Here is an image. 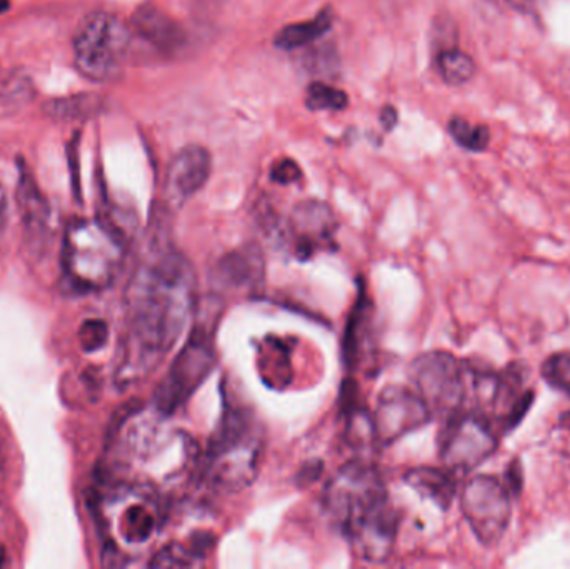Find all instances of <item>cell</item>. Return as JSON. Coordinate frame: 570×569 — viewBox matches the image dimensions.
I'll list each match as a JSON object with an SVG mask.
<instances>
[{
  "mask_svg": "<svg viewBox=\"0 0 570 569\" xmlns=\"http://www.w3.org/2000/svg\"><path fill=\"white\" fill-rule=\"evenodd\" d=\"M196 274L187 257L163 247L134 276L127 296L129 327L117 383L130 386L163 363L196 311Z\"/></svg>",
  "mask_w": 570,
  "mask_h": 569,
  "instance_id": "1",
  "label": "cell"
},
{
  "mask_svg": "<svg viewBox=\"0 0 570 569\" xmlns=\"http://www.w3.org/2000/svg\"><path fill=\"white\" fill-rule=\"evenodd\" d=\"M263 453L261 424L246 411H229L210 441L203 480L207 487L224 493L244 490L256 480Z\"/></svg>",
  "mask_w": 570,
  "mask_h": 569,
  "instance_id": "2",
  "label": "cell"
},
{
  "mask_svg": "<svg viewBox=\"0 0 570 569\" xmlns=\"http://www.w3.org/2000/svg\"><path fill=\"white\" fill-rule=\"evenodd\" d=\"M126 246L106 223H80L69 227L63 241V271L77 291H102L119 276Z\"/></svg>",
  "mask_w": 570,
  "mask_h": 569,
  "instance_id": "3",
  "label": "cell"
},
{
  "mask_svg": "<svg viewBox=\"0 0 570 569\" xmlns=\"http://www.w3.org/2000/svg\"><path fill=\"white\" fill-rule=\"evenodd\" d=\"M130 40L129 27L122 20L112 13H90L79 23L73 37L77 69L96 82L119 79Z\"/></svg>",
  "mask_w": 570,
  "mask_h": 569,
  "instance_id": "4",
  "label": "cell"
},
{
  "mask_svg": "<svg viewBox=\"0 0 570 569\" xmlns=\"http://www.w3.org/2000/svg\"><path fill=\"white\" fill-rule=\"evenodd\" d=\"M474 367L444 351L415 357L411 366L412 383L419 396L434 414L454 416L471 410Z\"/></svg>",
  "mask_w": 570,
  "mask_h": 569,
  "instance_id": "5",
  "label": "cell"
},
{
  "mask_svg": "<svg viewBox=\"0 0 570 569\" xmlns=\"http://www.w3.org/2000/svg\"><path fill=\"white\" fill-rule=\"evenodd\" d=\"M213 333L214 326L209 323L194 326L189 341L154 393V411L166 418L173 416L209 377L216 366Z\"/></svg>",
  "mask_w": 570,
  "mask_h": 569,
  "instance_id": "6",
  "label": "cell"
},
{
  "mask_svg": "<svg viewBox=\"0 0 570 569\" xmlns=\"http://www.w3.org/2000/svg\"><path fill=\"white\" fill-rule=\"evenodd\" d=\"M384 481L374 464L352 461L328 480L324 508L342 531L387 500Z\"/></svg>",
  "mask_w": 570,
  "mask_h": 569,
  "instance_id": "7",
  "label": "cell"
},
{
  "mask_svg": "<svg viewBox=\"0 0 570 569\" xmlns=\"http://www.w3.org/2000/svg\"><path fill=\"white\" fill-rule=\"evenodd\" d=\"M498 447L494 423L484 414L462 411L448 418L441 438V460L458 477L481 467Z\"/></svg>",
  "mask_w": 570,
  "mask_h": 569,
  "instance_id": "8",
  "label": "cell"
},
{
  "mask_svg": "<svg viewBox=\"0 0 570 569\" xmlns=\"http://www.w3.org/2000/svg\"><path fill=\"white\" fill-rule=\"evenodd\" d=\"M462 513L478 540L485 547L501 543L511 523V490L499 478L482 477L468 481L461 497Z\"/></svg>",
  "mask_w": 570,
  "mask_h": 569,
  "instance_id": "9",
  "label": "cell"
},
{
  "mask_svg": "<svg viewBox=\"0 0 570 569\" xmlns=\"http://www.w3.org/2000/svg\"><path fill=\"white\" fill-rule=\"evenodd\" d=\"M431 418V410L417 391L392 384L379 394L371 416L374 440L382 447H389L428 424Z\"/></svg>",
  "mask_w": 570,
  "mask_h": 569,
  "instance_id": "10",
  "label": "cell"
},
{
  "mask_svg": "<svg viewBox=\"0 0 570 569\" xmlns=\"http://www.w3.org/2000/svg\"><path fill=\"white\" fill-rule=\"evenodd\" d=\"M337 227V217L327 204L304 200L292 210L285 234L294 256L305 261L335 246Z\"/></svg>",
  "mask_w": 570,
  "mask_h": 569,
  "instance_id": "11",
  "label": "cell"
},
{
  "mask_svg": "<svg viewBox=\"0 0 570 569\" xmlns=\"http://www.w3.org/2000/svg\"><path fill=\"white\" fill-rule=\"evenodd\" d=\"M399 517L391 501H382L381 504L368 511L361 520L355 521L345 530L351 540L352 550L367 563H384L394 550L397 540Z\"/></svg>",
  "mask_w": 570,
  "mask_h": 569,
  "instance_id": "12",
  "label": "cell"
},
{
  "mask_svg": "<svg viewBox=\"0 0 570 569\" xmlns=\"http://www.w3.org/2000/svg\"><path fill=\"white\" fill-rule=\"evenodd\" d=\"M213 170V157L203 146H187L174 157L167 169L166 196L170 206L180 207L196 196Z\"/></svg>",
  "mask_w": 570,
  "mask_h": 569,
  "instance_id": "13",
  "label": "cell"
},
{
  "mask_svg": "<svg viewBox=\"0 0 570 569\" xmlns=\"http://www.w3.org/2000/svg\"><path fill=\"white\" fill-rule=\"evenodd\" d=\"M160 504L150 484L132 488V500L120 511L119 537L129 547L149 543L160 527Z\"/></svg>",
  "mask_w": 570,
  "mask_h": 569,
  "instance_id": "14",
  "label": "cell"
},
{
  "mask_svg": "<svg viewBox=\"0 0 570 569\" xmlns=\"http://www.w3.org/2000/svg\"><path fill=\"white\" fill-rule=\"evenodd\" d=\"M132 29L137 36L153 43L163 52H174L186 43L183 27L154 3H142L132 16Z\"/></svg>",
  "mask_w": 570,
  "mask_h": 569,
  "instance_id": "15",
  "label": "cell"
},
{
  "mask_svg": "<svg viewBox=\"0 0 570 569\" xmlns=\"http://www.w3.org/2000/svg\"><path fill=\"white\" fill-rule=\"evenodd\" d=\"M404 481L414 488L422 497L438 504L441 510H448L455 497V474L439 468L421 467L407 471Z\"/></svg>",
  "mask_w": 570,
  "mask_h": 569,
  "instance_id": "16",
  "label": "cell"
},
{
  "mask_svg": "<svg viewBox=\"0 0 570 569\" xmlns=\"http://www.w3.org/2000/svg\"><path fill=\"white\" fill-rule=\"evenodd\" d=\"M216 545V537L209 533H196L189 543L166 545L150 560V568H193L203 563Z\"/></svg>",
  "mask_w": 570,
  "mask_h": 569,
  "instance_id": "17",
  "label": "cell"
},
{
  "mask_svg": "<svg viewBox=\"0 0 570 569\" xmlns=\"http://www.w3.org/2000/svg\"><path fill=\"white\" fill-rule=\"evenodd\" d=\"M17 206H19V213L27 229H43L49 219V207H47L46 199L33 180L32 174L27 169L20 170L19 184H17Z\"/></svg>",
  "mask_w": 570,
  "mask_h": 569,
  "instance_id": "18",
  "label": "cell"
},
{
  "mask_svg": "<svg viewBox=\"0 0 570 569\" xmlns=\"http://www.w3.org/2000/svg\"><path fill=\"white\" fill-rule=\"evenodd\" d=\"M104 106L106 102L97 94H76V96L47 100L42 110L49 119L53 120H83L102 112Z\"/></svg>",
  "mask_w": 570,
  "mask_h": 569,
  "instance_id": "19",
  "label": "cell"
},
{
  "mask_svg": "<svg viewBox=\"0 0 570 569\" xmlns=\"http://www.w3.org/2000/svg\"><path fill=\"white\" fill-rule=\"evenodd\" d=\"M332 20H334V17H332L331 10H322L314 19L283 27L277 32L274 42L284 50L301 49V47L308 46V43H314L315 40L321 39L331 29Z\"/></svg>",
  "mask_w": 570,
  "mask_h": 569,
  "instance_id": "20",
  "label": "cell"
},
{
  "mask_svg": "<svg viewBox=\"0 0 570 569\" xmlns=\"http://www.w3.org/2000/svg\"><path fill=\"white\" fill-rule=\"evenodd\" d=\"M217 271L220 279L226 281L227 284L249 286L263 277V259L257 251H236L220 261Z\"/></svg>",
  "mask_w": 570,
  "mask_h": 569,
  "instance_id": "21",
  "label": "cell"
},
{
  "mask_svg": "<svg viewBox=\"0 0 570 569\" xmlns=\"http://www.w3.org/2000/svg\"><path fill=\"white\" fill-rule=\"evenodd\" d=\"M438 70L451 86H464L475 76V62L464 50L449 46L439 50Z\"/></svg>",
  "mask_w": 570,
  "mask_h": 569,
  "instance_id": "22",
  "label": "cell"
},
{
  "mask_svg": "<svg viewBox=\"0 0 570 569\" xmlns=\"http://www.w3.org/2000/svg\"><path fill=\"white\" fill-rule=\"evenodd\" d=\"M449 133L462 149L471 150V153H482L491 144V133L488 127L482 124H472L471 120L462 119V117L451 119Z\"/></svg>",
  "mask_w": 570,
  "mask_h": 569,
  "instance_id": "23",
  "label": "cell"
},
{
  "mask_svg": "<svg viewBox=\"0 0 570 569\" xmlns=\"http://www.w3.org/2000/svg\"><path fill=\"white\" fill-rule=\"evenodd\" d=\"M311 110H342L348 106V97L344 90L325 82H312L305 97Z\"/></svg>",
  "mask_w": 570,
  "mask_h": 569,
  "instance_id": "24",
  "label": "cell"
},
{
  "mask_svg": "<svg viewBox=\"0 0 570 569\" xmlns=\"http://www.w3.org/2000/svg\"><path fill=\"white\" fill-rule=\"evenodd\" d=\"M541 374L549 386L570 398V353L552 354L542 364Z\"/></svg>",
  "mask_w": 570,
  "mask_h": 569,
  "instance_id": "25",
  "label": "cell"
},
{
  "mask_svg": "<svg viewBox=\"0 0 570 569\" xmlns=\"http://www.w3.org/2000/svg\"><path fill=\"white\" fill-rule=\"evenodd\" d=\"M109 340V330L102 320H89L80 326L79 343L86 353H96Z\"/></svg>",
  "mask_w": 570,
  "mask_h": 569,
  "instance_id": "26",
  "label": "cell"
},
{
  "mask_svg": "<svg viewBox=\"0 0 570 569\" xmlns=\"http://www.w3.org/2000/svg\"><path fill=\"white\" fill-rule=\"evenodd\" d=\"M304 66L311 73L318 76H332L337 70V57L334 50L324 47V49H308L304 52Z\"/></svg>",
  "mask_w": 570,
  "mask_h": 569,
  "instance_id": "27",
  "label": "cell"
},
{
  "mask_svg": "<svg viewBox=\"0 0 570 569\" xmlns=\"http://www.w3.org/2000/svg\"><path fill=\"white\" fill-rule=\"evenodd\" d=\"M32 99V90H30V82L26 79L9 80L0 94V100L6 104V107H16L19 104H27Z\"/></svg>",
  "mask_w": 570,
  "mask_h": 569,
  "instance_id": "28",
  "label": "cell"
},
{
  "mask_svg": "<svg viewBox=\"0 0 570 569\" xmlns=\"http://www.w3.org/2000/svg\"><path fill=\"white\" fill-rule=\"evenodd\" d=\"M301 177V167L294 159H281L271 167V179L276 184L287 186V184L297 183Z\"/></svg>",
  "mask_w": 570,
  "mask_h": 569,
  "instance_id": "29",
  "label": "cell"
},
{
  "mask_svg": "<svg viewBox=\"0 0 570 569\" xmlns=\"http://www.w3.org/2000/svg\"><path fill=\"white\" fill-rule=\"evenodd\" d=\"M397 119L399 116L395 107L387 106L381 110V122L385 130L394 129L395 124H397Z\"/></svg>",
  "mask_w": 570,
  "mask_h": 569,
  "instance_id": "30",
  "label": "cell"
},
{
  "mask_svg": "<svg viewBox=\"0 0 570 569\" xmlns=\"http://www.w3.org/2000/svg\"><path fill=\"white\" fill-rule=\"evenodd\" d=\"M7 220V194L3 190L2 184H0V233H2L3 226Z\"/></svg>",
  "mask_w": 570,
  "mask_h": 569,
  "instance_id": "31",
  "label": "cell"
},
{
  "mask_svg": "<svg viewBox=\"0 0 570 569\" xmlns=\"http://www.w3.org/2000/svg\"><path fill=\"white\" fill-rule=\"evenodd\" d=\"M561 426L570 431V413H566L564 416L561 418Z\"/></svg>",
  "mask_w": 570,
  "mask_h": 569,
  "instance_id": "32",
  "label": "cell"
},
{
  "mask_svg": "<svg viewBox=\"0 0 570 569\" xmlns=\"http://www.w3.org/2000/svg\"><path fill=\"white\" fill-rule=\"evenodd\" d=\"M10 9V0H0V16Z\"/></svg>",
  "mask_w": 570,
  "mask_h": 569,
  "instance_id": "33",
  "label": "cell"
}]
</instances>
